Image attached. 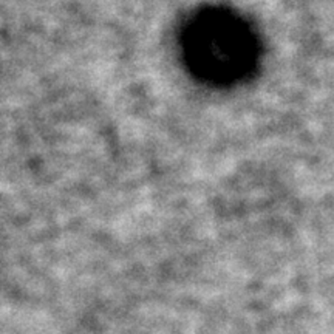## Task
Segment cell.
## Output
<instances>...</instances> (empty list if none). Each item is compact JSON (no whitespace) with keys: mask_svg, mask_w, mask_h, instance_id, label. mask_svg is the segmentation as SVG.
Wrapping results in <instances>:
<instances>
[]
</instances>
